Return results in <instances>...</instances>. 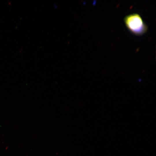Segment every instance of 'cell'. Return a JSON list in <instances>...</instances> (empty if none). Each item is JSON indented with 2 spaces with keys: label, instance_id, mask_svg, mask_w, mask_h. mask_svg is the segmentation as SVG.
<instances>
[{
  "label": "cell",
  "instance_id": "6da1fadb",
  "mask_svg": "<svg viewBox=\"0 0 156 156\" xmlns=\"http://www.w3.org/2000/svg\"><path fill=\"white\" fill-rule=\"evenodd\" d=\"M124 21L128 29L134 34L140 35L147 31V26L138 14L134 13L126 16Z\"/></svg>",
  "mask_w": 156,
  "mask_h": 156
}]
</instances>
